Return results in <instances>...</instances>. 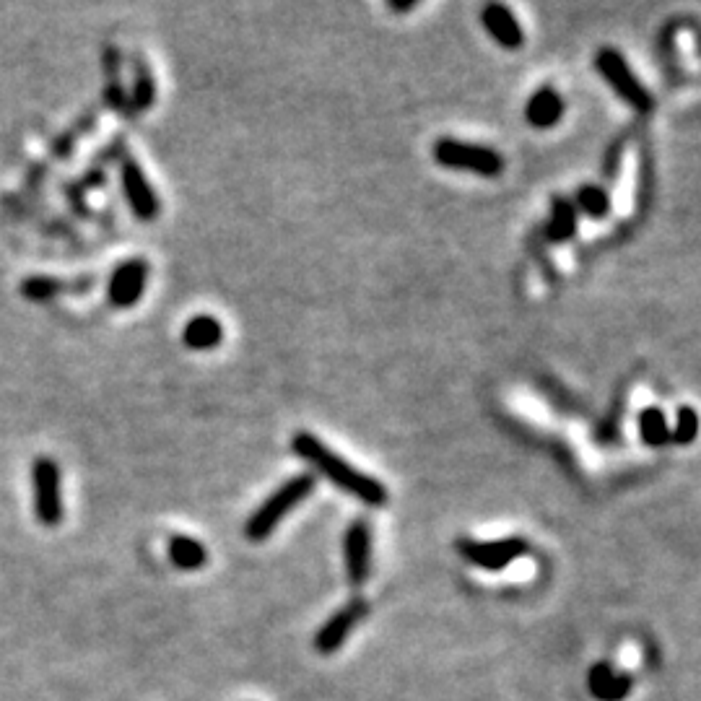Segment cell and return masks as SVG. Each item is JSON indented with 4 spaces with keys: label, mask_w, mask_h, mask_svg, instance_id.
Instances as JSON below:
<instances>
[{
    "label": "cell",
    "mask_w": 701,
    "mask_h": 701,
    "mask_svg": "<svg viewBox=\"0 0 701 701\" xmlns=\"http://www.w3.org/2000/svg\"><path fill=\"white\" fill-rule=\"evenodd\" d=\"M291 450H294L296 457H302L304 463L312 465L320 476H325L333 486L359 499L361 504H367V507H385L387 504L385 483L348 463L346 457L330 450L328 444L320 442L315 434L296 431L294 439H291Z\"/></svg>",
    "instance_id": "obj_1"
},
{
    "label": "cell",
    "mask_w": 701,
    "mask_h": 701,
    "mask_svg": "<svg viewBox=\"0 0 701 701\" xmlns=\"http://www.w3.org/2000/svg\"><path fill=\"white\" fill-rule=\"evenodd\" d=\"M315 486H317V478L312 476V473H299V476L289 478V481L283 483L281 489H276L268 499H265V504H260V507L252 512V517L245 525L247 538L255 543L265 541V538H268V535L281 525V520L289 515L291 509H296L304 499L312 496Z\"/></svg>",
    "instance_id": "obj_2"
},
{
    "label": "cell",
    "mask_w": 701,
    "mask_h": 701,
    "mask_svg": "<svg viewBox=\"0 0 701 701\" xmlns=\"http://www.w3.org/2000/svg\"><path fill=\"white\" fill-rule=\"evenodd\" d=\"M437 164L457 172H470L478 177H499L504 172V159L499 151L478 143L455 141V138H439L434 146Z\"/></svg>",
    "instance_id": "obj_3"
},
{
    "label": "cell",
    "mask_w": 701,
    "mask_h": 701,
    "mask_svg": "<svg viewBox=\"0 0 701 701\" xmlns=\"http://www.w3.org/2000/svg\"><path fill=\"white\" fill-rule=\"evenodd\" d=\"M595 68L603 76V81L616 91L618 97L629 104L631 110L637 112H650L652 110V97L650 91L644 89V84L637 78V73L631 71L626 58L613 47H603V50L595 55Z\"/></svg>",
    "instance_id": "obj_4"
},
{
    "label": "cell",
    "mask_w": 701,
    "mask_h": 701,
    "mask_svg": "<svg viewBox=\"0 0 701 701\" xmlns=\"http://www.w3.org/2000/svg\"><path fill=\"white\" fill-rule=\"evenodd\" d=\"M34 515L45 528H58L63 522V473L52 457L42 455L32 465Z\"/></svg>",
    "instance_id": "obj_5"
},
{
    "label": "cell",
    "mask_w": 701,
    "mask_h": 701,
    "mask_svg": "<svg viewBox=\"0 0 701 701\" xmlns=\"http://www.w3.org/2000/svg\"><path fill=\"white\" fill-rule=\"evenodd\" d=\"M457 554L463 556L468 564L486 569V572H502L507 566L515 564L517 559L528 554V541L520 535L512 538H499V541H457Z\"/></svg>",
    "instance_id": "obj_6"
},
{
    "label": "cell",
    "mask_w": 701,
    "mask_h": 701,
    "mask_svg": "<svg viewBox=\"0 0 701 701\" xmlns=\"http://www.w3.org/2000/svg\"><path fill=\"white\" fill-rule=\"evenodd\" d=\"M148 276H151V265L143 258H130L120 263L112 271L110 283H107V296L117 309L136 307L143 299V291L148 286Z\"/></svg>",
    "instance_id": "obj_7"
},
{
    "label": "cell",
    "mask_w": 701,
    "mask_h": 701,
    "mask_svg": "<svg viewBox=\"0 0 701 701\" xmlns=\"http://www.w3.org/2000/svg\"><path fill=\"white\" fill-rule=\"evenodd\" d=\"M120 177H123V193L130 203L133 216L141 221H156L161 216V200L156 195L154 185L148 182L146 172L141 164L133 159H125L120 167Z\"/></svg>",
    "instance_id": "obj_8"
},
{
    "label": "cell",
    "mask_w": 701,
    "mask_h": 701,
    "mask_svg": "<svg viewBox=\"0 0 701 701\" xmlns=\"http://www.w3.org/2000/svg\"><path fill=\"white\" fill-rule=\"evenodd\" d=\"M343 551H346V574L351 585H364L372 574V528L367 522L356 520L348 525Z\"/></svg>",
    "instance_id": "obj_9"
},
{
    "label": "cell",
    "mask_w": 701,
    "mask_h": 701,
    "mask_svg": "<svg viewBox=\"0 0 701 701\" xmlns=\"http://www.w3.org/2000/svg\"><path fill=\"white\" fill-rule=\"evenodd\" d=\"M367 611V600H351L346 608H341V611L330 618L328 624L317 631L315 650L320 652V655H333V652L341 650L343 642L351 637V631L356 629V624H359L361 618L367 616Z\"/></svg>",
    "instance_id": "obj_10"
},
{
    "label": "cell",
    "mask_w": 701,
    "mask_h": 701,
    "mask_svg": "<svg viewBox=\"0 0 701 701\" xmlns=\"http://www.w3.org/2000/svg\"><path fill=\"white\" fill-rule=\"evenodd\" d=\"M481 24L494 37L496 45L504 47V50H520L522 42H525V32H522L520 21L502 3H489V6L483 8Z\"/></svg>",
    "instance_id": "obj_11"
},
{
    "label": "cell",
    "mask_w": 701,
    "mask_h": 701,
    "mask_svg": "<svg viewBox=\"0 0 701 701\" xmlns=\"http://www.w3.org/2000/svg\"><path fill=\"white\" fill-rule=\"evenodd\" d=\"M564 97L554 86H543L528 99L525 104V120H528L530 128L535 130H551L554 125H559V120L564 117Z\"/></svg>",
    "instance_id": "obj_12"
},
{
    "label": "cell",
    "mask_w": 701,
    "mask_h": 701,
    "mask_svg": "<svg viewBox=\"0 0 701 701\" xmlns=\"http://www.w3.org/2000/svg\"><path fill=\"white\" fill-rule=\"evenodd\" d=\"M182 341L190 351H213L224 343V325L219 317L195 315L182 330Z\"/></svg>",
    "instance_id": "obj_13"
},
{
    "label": "cell",
    "mask_w": 701,
    "mask_h": 701,
    "mask_svg": "<svg viewBox=\"0 0 701 701\" xmlns=\"http://www.w3.org/2000/svg\"><path fill=\"white\" fill-rule=\"evenodd\" d=\"M102 71H104V102L115 112H128V91L123 86V76H120V50L115 45L104 47L102 55Z\"/></svg>",
    "instance_id": "obj_14"
},
{
    "label": "cell",
    "mask_w": 701,
    "mask_h": 701,
    "mask_svg": "<svg viewBox=\"0 0 701 701\" xmlns=\"http://www.w3.org/2000/svg\"><path fill=\"white\" fill-rule=\"evenodd\" d=\"M156 102V78L141 55H133V89L128 97V112L125 115H141L151 110Z\"/></svg>",
    "instance_id": "obj_15"
},
{
    "label": "cell",
    "mask_w": 701,
    "mask_h": 701,
    "mask_svg": "<svg viewBox=\"0 0 701 701\" xmlns=\"http://www.w3.org/2000/svg\"><path fill=\"white\" fill-rule=\"evenodd\" d=\"M577 237V208L572 200L556 195L551 200V213H548L546 239L554 245H564L569 239Z\"/></svg>",
    "instance_id": "obj_16"
},
{
    "label": "cell",
    "mask_w": 701,
    "mask_h": 701,
    "mask_svg": "<svg viewBox=\"0 0 701 701\" xmlns=\"http://www.w3.org/2000/svg\"><path fill=\"white\" fill-rule=\"evenodd\" d=\"M89 286H91L89 278H84L81 283H65L60 281V278H52V276H32L21 283V296L29 299V302H50V299H55V296L78 294L76 289H89Z\"/></svg>",
    "instance_id": "obj_17"
},
{
    "label": "cell",
    "mask_w": 701,
    "mask_h": 701,
    "mask_svg": "<svg viewBox=\"0 0 701 701\" xmlns=\"http://www.w3.org/2000/svg\"><path fill=\"white\" fill-rule=\"evenodd\" d=\"M169 559L177 569H185V572H193L206 566L208 551L203 543H198L195 538H187V535H172L169 538Z\"/></svg>",
    "instance_id": "obj_18"
},
{
    "label": "cell",
    "mask_w": 701,
    "mask_h": 701,
    "mask_svg": "<svg viewBox=\"0 0 701 701\" xmlns=\"http://www.w3.org/2000/svg\"><path fill=\"white\" fill-rule=\"evenodd\" d=\"M631 683L626 676H613L611 668L600 663L598 668L590 673V691L598 696L600 701H621L629 694Z\"/></svg>",
    "instance_id": "obj_19"
},
{
    "label": "cell",
    "mask_w": 701,
    "mask_h": 701,
    "mask_svg": "<svg viewBox=\"0 0 701 701\" xmlns=\"http://www.w3.org/2000/svg\"><path fill=\"white\" fill-rule=\"evenodd\" d=\"M639 434L647 447H665L670 444V424L663 408L650 406L639 413Z\"/></svg>",
    "instance_id": "obj_20"
},
{
    "label": "cell",
    "mask_w": 701,
    "mask_h": 701,
    "mask_svg": "<svg viewBox=\"0 0 701 701\" xmlns=\"http://www.w3.org/2000/svg\"><path fill=\"white\" fill-rule=\"evenodd\" d=\"M577 213H585L590 219H605L611 211V195L605 193L600 185H582L574 198Z\"/></svg>",
    "instance_id": "obj_21"
},
{
    "label": "cell",
    "mask_w": 701,
    "mask_h": 701,
    "mask_svg": "<svg viewBox=\"0 0 701 701\" xmlns=\"http://www.w3.org/2000/svg\"><path fill=\"white\" fill-rule=\"evenodd\" d=\"M701 431L699 411L691 406H681L676 413V424L670 426V442H676L678 447H689L696 442Z\"/></svg>",
    "instance_id": "obj_22"
},
{
    "label": "cell",
    "mask_w": 701,
    "mask_h": 701,
    "mask_svg": "<svg viewBox=\"0 0 701 701\" xmlns=\"http://www.w3.org/2000/svg\"><path fill=\"white\" fill-rule=\"evenodd\" d=\"M387 6H390V11H395V13H406V11H413V8H416V0H408V3H395V0H390Z\"/></svg>",
    "instance_id": "obj_23"
}]
</instances>
